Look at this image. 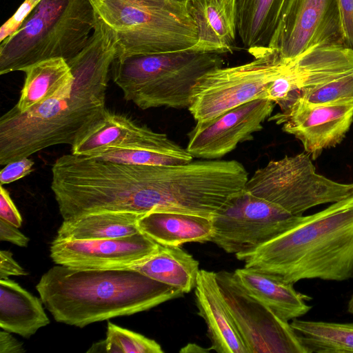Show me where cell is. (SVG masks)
I'll list each match as a JSON object with an SVG mask.
<instances>
[{
  "label": "cell",
  "mask_w": 353,
  "mask_h": 353,
  "mask_svg": "<svg viewBox=\"0 0 353 353\" xmlns=\"http://www.w3.org/2000/svg\"><path fill=\"white\" fill-rule=\"evenodd\" d=\"M118 54L116 34L97 14L88 43L67 60L74 75L71 93L25 112L14 105L0 117V165L29 157L50 146H72L108 110L109 73Z\"/></svg>",
  "instance_id": "1"
},
{
  "label": "cell",
  "mask_w": 353,
  "mask_h": 353,
  "mask_svg": "<svg viewBox=\"0 0 353 353\" xmlns=\"http://www.w3.org/2000/svg\"><path fill=\"white\" fill-rule=\"evenodd\" d=\"M236 257L244 267L293 285L353 279V195L303 216L294 227Z\"/></svg>",
  "instance_id": "2"
},
{
  "label": "cell",
  "mask_w": 353,
  "mask_h": 353,
  "mask_svg": "<svg viewBox=\"0 0 353 353\" xmlns=\"http://www.w3.org/2000/svg\"><path fill=\"white\" fill-rule=\"evenodd\" d=\"M36 290L57 322L79 327L148 310L183 294L130 268L81 270L57 264L41 276Z\"/></svg>",
  "instance_id": "3"
},
{
  "label": "cell",
  "mask_w": 353,
  "mask_h": 353,
  "mask_svg": "<svg viewBox=\"0 0 353 353\" xmlns=\"http://www.w3.org/2000/svg\"><path fill=\"white\" fill-rule=\"evenodd\" d=\"M97 13L90 0H42L12 35L1 42L0 74L39 61L79 53L94 28Z\"/></svg>",
  "instance_id": "4"
},
{
  "label": "cell",
  "mask_w": 353,
  "mask_h": 353,
  "mask_svg": "<svg viewBox=\"0 0 353 353\" xmlns=\"http://www.w3.org/2000/svg\"><path fill=\"white\" fill-rule=\"evenodd\" d=\"M222 54L187 50L117 57L111 72L126 101L142 110L188 108L192 90L205 73L223 67Z\"/></svg>",
  "instance_id": "5"
},
{
  "label": "cell",
  "mask_w": 353,
  "mask_h": 353,
  "mask_svg": "<svg viewBox=\"0 0 353 353\" xmlns=\"http://www.w3.org/2000/svg\"><path fill=\"white\" fill-rule=\"evenodd\" d=\"M118 40L117 57L187 50L197 42L188 5L171 0H90Z\"/></svg>",
  "instance_id": "6"
},
{
  "label": "cell",
  "mask_w": 353,
  "mask_h": 353,
  "mask_svg": "<svg viewBox=\"0 0 353 353\" xmlns=\"http://www.w3.org/2000/svg\"><path fill=\"white\" fill-rule=\"evenodd\" d=\"M309 154L269 161L248 179L245 189L292 214L353 195V183H341L316 172Z\"/></svg>",
  "instance_id": "7"
},
{
  "label": "cell",
  "mask_w": 353,
  "mask_h": 353,
  "mask_svg": "<svg viewBox=\"0 0 353 353\" xmlns=\"http://www.w3.org/2000/svg\"><path fill=\"white\" fill-rule=\"evenodd\" d=\"M248 51L254 56L252 61L212 70L197 80L188 108L196 122L212 120L233 108L260 99L267 84L279 75L284 62L276 50L265 47Z\"/></svg>",
  "instance_id": "8"
},
{
  "label": "cell",
  "mask_w": 353,
  "mask_h": 353,
  "mask_svg": "<svg viewBox=\"0 0 353 353\" xmlns=\"http://www.w3.org/2000/svg\"><path fill=\"white\" fill-rule=\"evenodd\" d=\"M245 189L231 197L212 217L211 242L228 253L252 250L296 225L302 219Z\"/></svg>",
  "instance_id": "9"
},
{
  "label": "cell",
  "mask_w": 353,
  "mask_h": 353,
  "mask_svg": "<svg viewBox=\"0 0 353 353\" xmlns=\"http://www.w3.org/2000/svg\"><path fill=\"white\" fill-rule=\"evenodd\" d=\"M216 279L248 353H305L290 323L251 294L234 272L219 271Z\"/></svg>",
  "instance_id": "10"
},
{
  "label": "cell",
  "mask_w": 353,
  "mask_h": 353,
  "mask_svg": "<svg viewBox=\"0 0 353 353\" xmlns=\"http://www.w3.org/2000/svg\"><path fill=\"white\" fill-rule=\"evenodd\" d=\"M321 45L344 46L339 0H285L268 47L288 62Z\"/></svg>",
  "instance_id": "11"
},
{
  "label": "cell",
  "mask_w": 353,
  "mask_h": 353,
  "mask_svg": "<svg viewBox=\"0 0 353 353\" xmlns=\"http://www.w3.org/2000/svg\"><path fill=\"white\" fill-rule=\"evenodd\" d=\"M283 107L269 121L298 139L312 159L341 143L353 121V99L312 103L296 97Z\"/></svg>",
  "instance_id": "12"
},
{
  "label": "cell",
  "mask_w": 353,
  "mask_h": 353,
  "mask_svg": "<svg viewBox=\"0 0 353 353\" xmlns=\"http://www.w3.org/2000/svg\"><path fill=\"white\" fill-rule=\"evenodd\" d=\"M274 103L257 99L233 108L205 122H196L188 133L187 151L196 158L215 160L232 151L240 143L252 140L271 116Z\"/></svg>",
  "instance_id": "13"
},
{
  "label": "cell",
  "mask_w": 353,
  "mask_h": 353,
  "mask_svg": "<svg viewBox=\"0 0 353 353\" xmlns=\"http://www.w3.org/2000/svg\"><path fill=\"white\" fill-rule=\"evenodd\" d=\"M159 245L141 232L108 239H54L50 247V256L57 265L75 269H129L154 254Z\"/></svg>",
  "instance_id": "14"
},
{
  "label": "cell",
  "mask_w": 353,
  "mask_h": 353,
  "mask_svg": "<svg viewBox=\"0 0 353 353\" xmlns=\"http://www.w3.org/2000/svg\"><path fill=\"white\" fill-rule=\"evenodd\" d=\"M128 144L154 146L189 161L193 159L186 148L165 134L154 132L125 115L109 110L72 146V153L89 156L101 149Z\"/></svg>",
  "instance_id": "15"
},
{
  "label": "cell",
  "mask_w": 353,
  "mask_h": 353,
  "mask_svg": "<svg viewBox=\"0 0 353 353\" xmlns=\"http://www.w3.org/2000/svg\"><path fill=\"white\" fill-rule=\"evenodd\" d=\"M199 315L208 327L210 350L219 353H248L216 279V272L200 270L194 288Z\"/></svg>",
  "instance_id": "16"
},
{
  "label": "cell",
  "mask_w": 353,
  "mask_h": 353,
  "mask_svg": "<svg viewBox=\"0 0 353 353\" xmlns=\"http://www.w3.org/2000/svg\"><path fill=\"white\" fill-rule=\"evenodd\" d=\"M188 8L198 32L192 49L221 54L233 50L237 32L236 0H194Z\"/></svg>",
  "instance_id": "17"
},
{
  "label": "cell",
  "mask_w": 353,
  "mask_h": 353,
  "mask_svg": "<svg viewBox=\"0 0 353 353\" xmlns=\"http://www.w3.org/2000/svg\"><path fill=\"white\" fill-rule=\"evenodd\" d=\"M138 227L157 243L170 246L211 241L214 233L212 218L171 212L148 213L139 219Z\"/></svg>",
  "instance_id": "18"
},
{
  "label": "cell",
  "mask_w": 353,
  "mask_h": 353,
  "mask_svg": "<svg viewBox=\"0 0 353 353\" xmlns=\"http://www.w3.org/2000/svg\"><path fill=\"white\" fill-rule=\"evenodd\" d=\"M234 272L251 294L285 321L301 317L312 308L307 304L312 298L296 291L293 284L251 268H239Z\"/></svg>",
  "instance_id": "19"
},
{
  "label": "cell",
  "mask_w": 353,
  "mask_h": 353,
  "mask_svg": "<svg viewBox=\"0 0 353 353\" xmlns=\"http://www.w3.org/2000/svg\"><path fill=\"white\" fill-rule=\"evenodd\" d=\"M23 86L16 107L25 112L50 99L69 95L72 90L74 75L63 58H52L29 65Z\"/></svg>",
  "instance_id": "20"
},
{
  "label": "cell",
  "mask_w": 353,
  "mask_h": 353,
  "mask_svg": "<svg viewBox=\"0 0 353 353\" xmlns=\"http://www.w3.org/2000/svg\"><path fill=\"white\" fill-rule=\"evenodd\" d=\"M41 298L32 295L8 278L0 279V327L30 338L50 323Z\"/></svg>",
  "instance_id": "21"
},
{
  "label": "cell",
  "mask_w": 353,
  "mask_h": 353,
  "mask_svg": "<svg viewBox=\"0 0 353 353\" xmlns=\"http://www.w3.org/2000/svg\"><path fill=\"white\" fill-rule=\"evenodd\" d=\"M130 269L183 294L194 289L200 270L199 261L181 246L162 245L154 254Z\"/></svg>",
  "instance_id": "22"
},
{
  "label": "cell",
  "mask_w": 353,
  "mask_h": 353,
  "mask_svg": "<svg viewBox=\"0 0 353 353\" xmlns=\"http://www.w3.org/2000/svg\"><path fill=\"white\" fill-rule=\"evenodd\" d=\"M143 215L129 212H101L63 221L54 239L98 240L134 235L141 232L138 222Z\"/></svg>",
  "instance_id": "23"
},
{
  "label": "cell",
  "mask_w": 353,
  "mask_h": 353,
  "mask_svg": "<svg viewBox=\"0 0 353 353\" xmlns=\"http://www.w3.org/2000/svg\"><path fill=\"white\" fill-rule=\"evenodd\" d=\"M285 0H236L237 32L248 50L268 47Z\"/></svg>",
  "instance_id": "24"
},
{
  "label": "cell",
  "mask_w": 353,
  "mask_h": 353,
  "mask_svg": "<svg viewBox=\"0 0 353 353\" xmlns=\"http://www.w3.org/2000/svg\"><path fill=\"white\" fill-rule=\"evenodd\" d=\"M305 353L353 352V323L294 319L290 323Z\"/></svg>",
  "instance_id": "25"
},
{
  "label": "cell",
  "mask_w": 353,
  "mask_h": 353,
  "mask_svg": "<svg viewBox=\"0 0 353 353\" xmlns=\"http://www.w3.org/2000/svg\"><path fill=\"white\" fill-rule=\"evenodd\" d=\"M88 157L101 160L143 165H172L190 162L159 148L144 144H128L107 148Z\"/></svg>",
  "instance_id": "26"
},
{
  "label": "cell",
  "mask_w": 353,
  "mask_h": 353,
  "mask_svg": "<svg viewBox=\"0 0 353 353\" xmlns=\"http://www.w3.org/2000/svg\"><path fill=\"white\" fill-rule=\"evenodd\" d=\"M97 344L99 347H97L98 350L96 352L108 353L163 352L161 345L154 340L119 327L110 321L108 323L106 339L103 341L97 343Z\"/></svg>",
  "instance_id": "27"
},
{
  "label": "cell",
  "mask_w": 353,
  "mask_h": 353,
  "mask_svg": "<svg viewBox=\"0 0 353 353\" xmlns=\"http://www.w3.org/2000/svg\"><path fill=\"white\" fill-rule=\"evenodd\" d=\"M312 103H325L353 99V70L312 88L299 91L297 96Z\"/></svg>",
  "instance_id": "28"
},
{
  "label": "cell",
  "mask_w": 353,
  "mask_h": 353,
  "mask_svg": "<svg viewBox=\"0 0 353 353\" xmlns=\"http://www.w3.org/2000/svg\"><path fill=\"white\" fill-rule=\"evenodd\" d=\"M42 0H24L14 14L1 27L0 42L15 32Z\"/></svg>",
  "instance_id": "29"
},
{
  "label": "cell",
  "mask_w": 353,
  "mask_h": 353,
  "mask_svg": "<svg viewBox=\"0 0 353 353\" xmlns=\"http://www.w3.org/2000/svg\"><path fill=\"white\" fill-rule=\"evenodd\" d=\"M34 164L32 159L25 157L5 165L0 172V185L8 184L28 175L33 171Z\"/></svg>",
  "instance_id": "30"
},
{
  "label": "cell",
  "mask_w": 353,
  "mask_h": 353,
  "mask_svg": "<svg viewBox=\"0 0 353 353\" xmlns=\"http://www.w3.org/2000/svg\"><path fill=\"white\" fill-rule=\"evenodd\" d=\"M344 46L353 50V0H339Z\"/></svg>",
  "instance_id": "31"
},
{
  "label": "cell",
  "mask_w": 353,
  "mask_h": 353,
  "mask_svg": "<svg viewBox=\"0 0 353 353\" xmlns=\"http://www.w3.org/2000/svg\"><path fill=\"white\" fill-rule=\"evenodd\" d=\"M0 219L19 228L22 224L21 216L12 201L9 192L0 187Z\"/></svg>",
  "instance_id": "32"
},
{
  "label": "cell",
  "mask_w": 353,
  "mask_h": 353,
  "mask_svg": "<svg viewBox=\"0 0 353 353\" xmlns=\"http://www.w3.org/2000/svg\"><path fill=\"white\" fill-rule=\"evenodd\" d=\"M26 272L14 259L9 250L0 251V279L9 276H26Z\"/></svg>",
  "instance_id": "33"
},
{
  "label": "cell",
  "mask_w": 353,
  "mask_h": 353,
  "mask_svg": "<svg viewBox=\"0 0 353 353\" xmlns=\"http://www.w3.org/2000/svg\"><path fill=\"white\" fill-rule=\"evenodd\" d=\"M19 228L0 219V240L9 241L20 247H27L29 239L21 232Z\"/></svg>",
  "instance_id": "34"
},
{
  "label": "cell",
  "mask_w": 353,
  "mask_h": 353,
  "mask_svg": "<svg viewBox=\"0 0 353 353\" xmlns=\"http://www.w3.org/2000/svg\"><path fill=\"white\" fill-rule=\"evenodd\" d=\"M10 332L0 331V353H24L23 343L12 336Z\"/></svg>",
  "instance_id": "35"
},
{
  "label": "cell",
  "mask_w": 353,
  "mask_h": 353,
  "mask_svg": "<svg viewBox=\"0 0 353 353\" xmlns=\"http://www.w3.org/2000/svg\"><path fill=\"white\" fill-rule=\"evenodd\" d=\"M210 348L205 349L197 344L195 343H189L186 346L183 347L180 352H209Z\"/></svg>",
  "instance_id": "36"
},
{
  "label": "cell",
  "mask_w": 353,
  "mask_h": 353,
  "mask_svg": "<svg viewBox=\"0 0 353 353\" xmlns=\"http://www.w3.org/2000/svg\"><path fill=\"white\" fill-rule=\"evenodd\" d=\"M347 310L350 314H353V294L348 301Z\"/></svg>",
  "instance_id": "37"
},
{
  "label": "cell",
  "mask_w": 353,
  "mask_h": 353,
  "mask_svg": "<svg viewBox=\"0 0 353 353\" xmlns=\"http://www.w3.org/2000/svg\"><path fill=\"white\" fill-rule=\"evenodd\" d=\"M171 1L179 3L188 5L189 3L192 2L194 0H171Z\"/></svg>",
  "instance_id": "38"
}]
</instances>
